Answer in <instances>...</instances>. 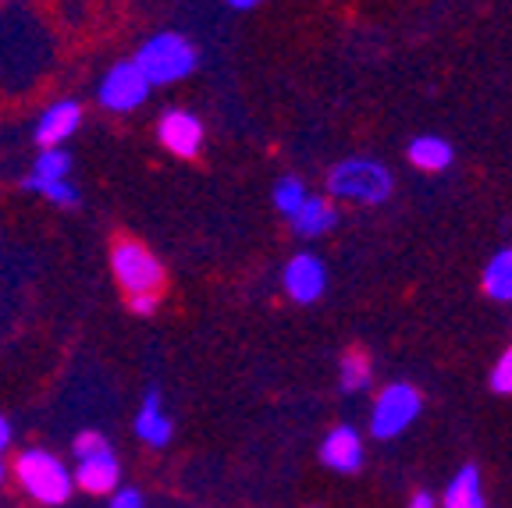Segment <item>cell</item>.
<instances>
[{"mask_svg":"<svg viewBox=\"0 0 512 508\" xmlns=\"http://www.w3.org/2000/svg\"><path fill=\"white\" fill-rule=\"evenodd\" d=\"M15 484L22 487V494L29 501L47 508L68 505L75 494L72 466H64V459H57L47 448H25V452H18Z\"/></svg>","mask_w":512,"mask_h":508,"instance_id":"6da1fadb","label":"cell"},{"mask_svg":"<svg viewBox=\"0 0 512 508\" xmlns=\"http://www.w3.org/2000/svg\"><path fill=\"white\" fill-rule=\"evenodd\" d=\"M132 61L150 86H171V82H182L196 72V47L182 32H157L139 47Z\"/></svg>","mask_w":512,"mask_h":508,"instance_id":"7a4b0ae2","label":"cell"},{"mask_svg":"<svg viewBox=\"0 0 512 508\" xmlns=\"http://www.w3.org/2000/svg\"><path fill=\"white\" fill-rule=\"evenodd\" d=\"M395 178L392 171L381 164V160H367V157H352L342 160L338 167H331L328 175V192L338 199H352V203H384L392 196Z\"/></svg>","mask_w":512,"mask_h":508,"instance_id":"3957f363","label":"cell"},{"mask_svg":"<svg viewBox=\"0 0 512 508\" xmlns=\"http://www.w3.org/2000/svg\"><path fill=\"white\" fill-rule=\"evenodd\" d=\"M111 270L128 299L132 295H160V288H164V263L143 242L121 239L111 253Z\"/></svg>","mask_w":512,"mask_h":508,"instance_id":"277c9868","label":"cell"},{"mask_svg":"<svg viewBox=\"0 0 512 508\" xmlns=\"http://www.w3.org/2000/svg\"><path fill=\"white\" fill-rule=\"evenodd\" d=\"M420 413H424V398L413 384H388L370 409V434L377 441H392V437L406 434L420 420Z\"/></svg>","mask_w":512,"mask_h":508,"instance_id":"5b68a950","label":"cell"},{"mask_svg":"<svg viewBox=\"0 0 512 508\" xmlns=\"http://www.w3.org/2000/svg\"><path fill=\"white\" fill-rule=\"evenodd\" d=\"M146 96H150V82L143 79L136 61H118L111 72L100 79V89H96V100L111 114L136 111V107L146 104Z\"/></svg>","mask_w":512,"mask_h":508,"instance_id":"8992f818","label":"cell"},{"mask_svg":"<svg viewBox=\"0 0 512 508\" xmlns=\"http://www.w3.org/2000/svg\"><path fill=\"white\" fill-rule=\"evenodd\" d=\"M320 462L331 469V473H342V477H352L360 473L363 459H367V448H363V434L352 423H338L324 434L320 441Z\"/></svg>","mask_w":512,"mask_h":508,"instance_id":"52a82bcc","label":"cell"},{"mask_svg":"<svg viewBox=\"0 0 512 508\" xmlns=\"http://www.w3.org/2000/svg\"><path fill=\"white\" fill-rule=\"evenodd\" d=\"M281 281H285L288 299L299 302V306H310V302H317L320 295H324V288H328V267L313 253H296L285 263Z\"/></svg>","mask_w":512,"mask_h":508,"instance_id":"ba28073f","label":"cell"},{"mask_svg":"<svg viewBox=\"0 0 512 508\" xmlns=\"http://www.w3.org/2000/svg\"><path fill=\"white\" fill-rule=\"evenodd\" d=\"M72 480L79 491L93 494V498H107L121 487V462L114 455V448H104V452L86 455V459H75Z\"/></svg>","mask_w":512,"mask_h":508,"instance_id":"9c48e42d","label":"cell"},{"mask_svg":"<svg viewBox=\"0 0 512 508\" xmlns=\"http://www.w3.org/2000/svg\"><path fill=\"white\" fill-rule=\"evenodd\" d=\"M157 139L168 153L192 160L203 150V121L189 111H168L157 121Z\"/></svg>","mask_w":512,"mask_h":508,"instance_id":"30bf717a","label":"cell"},{"mask_svg":"<svg viewBox=\"0 0 512 508\" xmlns=\"http://www.w3.org/2000/svg\"><path fill=\"white\" fill-rule=\"evenodd\" d=\"M136 437L143 441L146 448H168L171 437H175V420L164 409V398H160V388H150L143 395V405L136 413Z\"/></svg>","mask_w":512,"mask_h":508,"instance_id":"8fae6325","label":"cell"},{"mask_svg":"<svg viewBox=\"0 0 512 508\" xmlns=\"http://www.w3.org/2000/svg\"><path fill=\"white\" fill-rule=\"evenodd\" d=\"M79 125H82V107L75 104V100H57V104H50L47 111L40 114V121L32 128V139H36L40 150H47V146H64V139H72V135L79 132Z\"/></svg>","mask_w":512,"mask_h":508,"instance_id":"7c38bea8","label":"cell"},{"mask_svg":"<svg viewBox=\"0 0 512 508\" xmlns=\"http://www.w3.org/2000/svg\"><path fill=\"white\" fill-rule=\"evenodd\" d=\"M438 508H488V494H484V477L473 462L456 469V477L448 480L445 494H441Z\"/></svg>","mask_w":512,"mask_h":508,"instance_id":"4fadbf2b","label":"cell"},{"mask_svg":"<svg viewBox=\"0 0 512 508\" xmlns=\"http://www.w3.org/2000/svg\"><path fill=\"white\" fill-rule=\"evenodd\" d=\"M68 175H72V153L64 150V146H47V150L36 153V164H32V171L22 178V189L40 196L43 185L64 182Z\"/></svg>","mask_w":512,"mask_h":508,"instance_id":"5bb4252c","label":"cell"},{"mask_svg":"<svg viewBox=\"0 0 512 508\" xmlns=\"http://www.w3.org/2000/svg\"><path fill=\"white\" fill-rule=\"evenodd\" d=\"M292 221V231L299 239H320L324 231H331L338 224V210L331 207V199L324 196H306L303 207L288 217Z\"/></svg>","mask_w":512,"mask_h":508,"instance_id":"9a60e30c","label":"cell"},{"mask_svg":"<svg viewBox=\"0 0 512 508\" xmlns=\"http://www.w3.org/2000/svg\"><path fill=\"white\" fill-rule=\"evenodd\" d=\"M406 153L413 160V167H420V171H445L452 164V146L441 135H416Z\"/></svg>","mask_w":512,"mask_h":508,"instance_id":"2e32d148","label":"cell"},{"mask_svg":"<svg viewBox=\"0 0 512 508\" xmlns=\"http://www.w3.org/2000/svg\"><path fill=\"white\" fill-rule=\"evenodd\" d=\"M338 388L345 395H363V391L374 388V366L363 352H345L342 356V366H338Z\"/></svg>","mask_w":512,"mask_h":508,"instance_id":"e0dca14e","label":"cell"},{"mask_svg":"<svg viewBox=\"0 0 512 508\" xmlns=\"http://www.w3.org/2000/svg\"><path fill=\"white\" fill-rule=\"evenodd\" d=\"M484 292L495 302H512V246L495 253L484 267Z\"/></svg>","mask_w":512,"mask_h":508,"instance_id":"ac0fdd59","label":"cell"},{"mask_svg":"<svg viewBox=\"0 0 512 508\" xmlns=\"http://www.w3.org/2000/svg\"><path fill=\"white\" fill-rule=\"evenodd\" d=\"M306 196H310V192H306V185L299 182V178H292V175L281 178V182L274 185V207H278L285 217L296 214V210L303 207V199H306Z\"/></svg>","mask_w":512,"mask_h":508,"instance_id":"d6986e66","label":"cell"},{"mask_svg":"<svg viewBox=\"0 0 512 508\" xmlns=\"http://www.w3.org/2000/svg\"><path fill=\"white\" fill-rule=\"evenodd\" d=\"M40 196H43V199H50L54 207H64V210L79 207V189H75V185L68 182V178H64V182H50V185H43Z\"/></svg>","mask_w":512,"mask_h":508,"instance_id":"ffe728a7","label":"cell"},{"mask_svg":"<svg viewBox=\"0 0 512 508\" xmlns=\"http://www.w3.org/2000/svg\"><path fill=\"white\" fill-rule=\"evenodd\" d=\"M104 448H111V441H107L100 430H82V434H75V441H72V455H75V459H86V455L104 452Z\"/></svg>","mask_w":512,"mask_h":508,"instance_id":"44dd1931","label":"cell"},{"mask_svg":"<svg viewBox=\"0 0 512 508\" xmlns=\"http://www.w3.org/2000/svg\"><path fill=\"white\" fill-rule=\"evenodd\" d=\"M491 391H495V395H512V349L505 352L495 370H491Z\"/></svg>","mask_w":512,"mask_h":508,"instance_id":"7402d4cb","label":"cell"},{"mask_svg":"<svg viewBox=\"0 0 512 508\" xmlns=\"http://www.w3.org/2000/svg\"><path fill=\"white\" fill-rule=\"evenodd\" d=\"M107 508H146V501H143V491L139 487H125L121 484L114 494H107Z\"/></svg>","mask_w":512,"mask_h":508,"instance_id":"603a6c76","label":"cell"},{"mask_svg":"<svg viewBox=\"0 0 512 508\" xmlns=\"http://www.w3.org/2000/svg\"><path fill=\"white\" fill-rule=\"evenodd\" d=\"M157 302H160V295H132V299H128V310L136 313V317H150V313L157 310Z\"/></svg>","mask_w":512,"mask_h":508,"instance_id":"cb8c5ba5","label":"cell"},{"mask_svg":"<svg viewBox=\"0 0 512 508\" xmlns=\"http://www.w3.org/2000/svg\"><path fill=\"white\" fill-rule=\"evenodd\" d=\"M406 508H438V501H434L431 491H413L406 501Z\"/></svg>","mask_w":512,"mask_h":508,"instance_id":"d4e9b609","label":"cell"},{"mask_svg":"<svg viewBox=\"0 0 512 508\" xmlns=\"http://www.w3.org/2000/svg\"><path fill=\"white\" fill-rule=\"evenodd\" d=\"M11 441H15V430H11L8 416L0 413V459H4V452L11 448Z\"/></svg>","mask_w":512,"mask_h":508,"instance_id":"484cf974","label":"cell"},{"mask_svg":"<svg viewBox=\"0 0 512 508\" xmlns=\"http://www.w3.org/2000/svg\"><path fill=\"white\" fill-rule=\"evenodd\" d=\"M235 11H249V8H256V4H264V0H228Z\"/></svg>","mask_w":512,"mask_h":508,"instance_id":"4316f807","label":"cell"},{"mask_svg":"<svg viewBox=\"0 0 512 508\" xmlns=\"http://www.w3.org/2000/svg\"><path fill=\"white\" fill-rule=\"evenodd\" d=\"M4 480H8V466H4V459H0V487H4Z\"/></svg>","mask_w":512,"mask_h":508,"instance_id":"83f0119b","label":"cell"},{"mask_svg":"<svg viewBox=\"0 0 512 508\" xmlns=\"http://www.w3.org/2000/svg\"><path fill=\"white\" fill-rule=\"evenodd\" d=\"M310 508H320V505H310Z\"/></svg>","mask_w":512,"mask_h":508,"instance_id":"f1b7e54d","label":"cell"}]
</instances>
